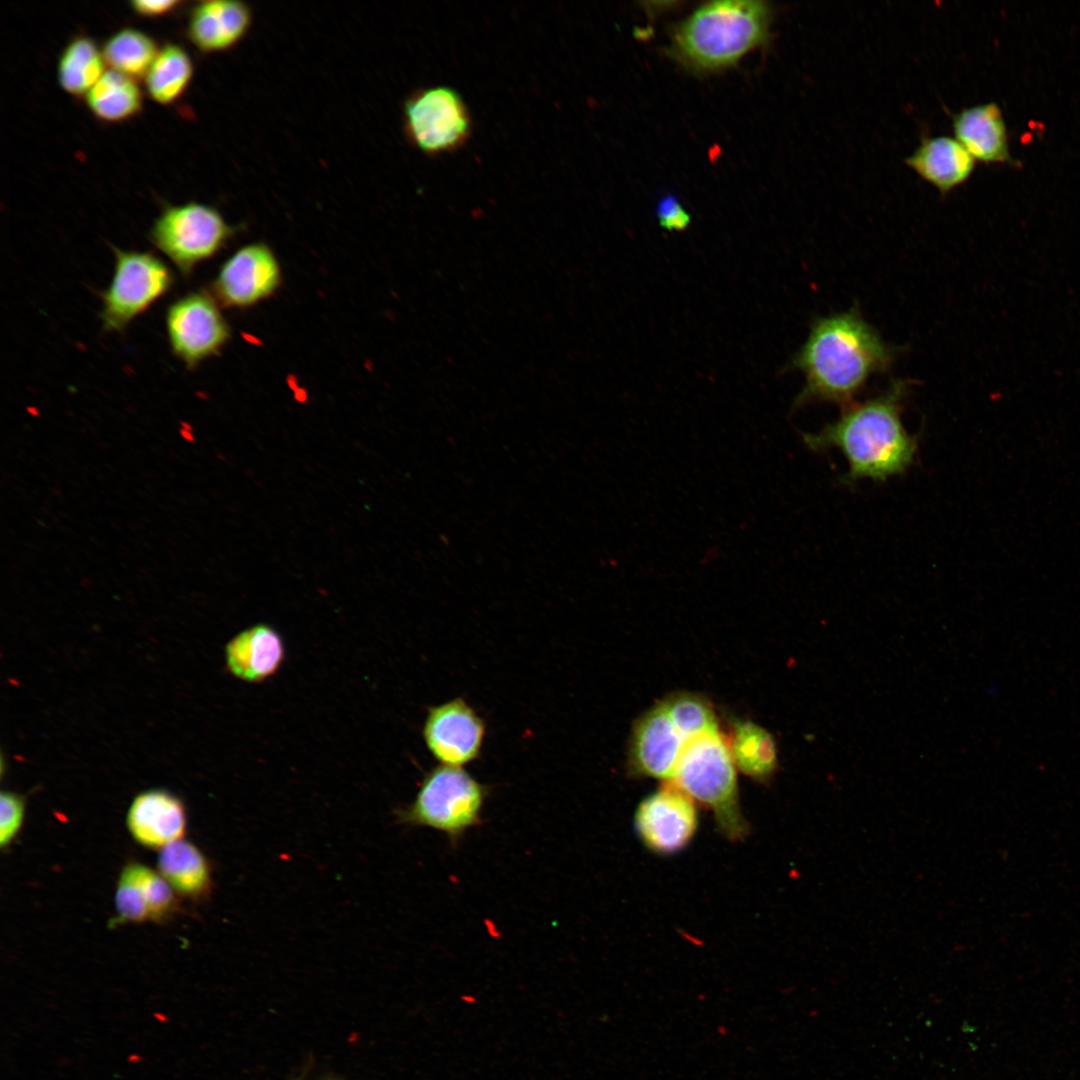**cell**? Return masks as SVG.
I'll return each instance as SVG.
<instances>
[{"label":"cell","instance_id":"6da1fadb","mask_svg":"<svg viewBox=\"0 0 1080 1080\" xmlns=\"http://www.w3.org/2000/svg\"><path fill=\"white\" fill-rule=\"evenodd\" d=\"M894 358L895 348L882 340L856 307L817 318L790 364L805 377L795 407L822 401L848 408L868 379L887 371Z\"/></svg>","mask_w":1080,"mask_h":1080},{"label":"cell","instance_id":"7a4b0ae2","mask_svg":"<svg viewBox=\"0 0 1080 1080\" xmlns=\"http://www.w3.org/2000/svg\"><path fill=\"white\" fill-rule=\"evenodd\" d=\"M909 387L908 381H894L878 396L846 408L818 433L804 434V443L815 452L840 450L849 465L846 482L886 481L905 472L918 449L901 419Z\"/></svg>","mask_w":1080,"mask_h":1080},{"label":"cell","instance_id":"3957f363","mask_svg":"<svg viewBox=\"0 0 1080 1080\" xmlns=\"http://www.w3.org/2000/svg\"><path fill=\"white\" fill-rule=\"evenodd\" d=\"M772 17L764 1L706 3L676 26L670 54L694 72L728 68L768 41Z\"/></svg>","mask_w":1080,"mask_h":1080},{"label":"cell","instance_id":"277c9868","mask_svg":"<svg viewBox=\"0 0 1080 1080\" xmlns=\"http://www.w3.org/2000/svg\"><path fill=\"white\" fill-rule=\"evenodd\" d=\"M736 766L720 732L687 743L669 781L694 802L713 812L719 831L729 840H741L748 824L739 803Z\"/></svg>","mask_w":1080,"mask_h":1080},{"label":"cell","instance_id":"5b68a950","mask_svg":"<svg viewBox=\"0 0 1080 1080\" xmlns=\"http://www.w3.org/2000/svg\"><path fill=\"white\" fill-rule=\"evenodd\" d=\"M490 792L462 767L440 764L425 773L415 799L396 817L401 824L438 830L457 847L469 829L482 823Z\"/></svg>","mask_w":1080,"mask_h":1080},{"label":"cell","instance_id":"8992f818","mask_svg":"<svg viewBox=\"0 0 1080 1080\" xmlns=\"http://www.w3.org/2000/svg\"><path fill=\"white\" fill-rule=\"evenodd\" d=\"M234 231L216 208L193 201L165 207L149 239L182 276L189 277L199 263L224 247Z\"/></svg>","mask_w":1080,"mask_h":1080},{"label":"cell","instance_id":"52a82bcc","mask_svg":"<svg viewBox=\"0 0 1080 1080\" xmlns=\"http://www.w3.org/2000/svg\"><path fill=\"white\" fill-rule=\"evenodd\" d=\"M403 130L408 142L429 157L462 149L470 140L473 120L457 90L431 86L414 90L403 103Z\"/></svg>","mask_w":1080,"mask_h":1080},{"label":"cell","instance_id":"ba28073f","mask_svg":"<svg viewBox=\"0 0 1080 1080\" xmlns=\"http://www.w3.org/2000/svg\"><path fill=\"white\" fill-rule=\"evenodd\" d=\"M113 250L115 269L101 295L100 317L105 330L121 332L171 290L175 277L164 261L150 252Z\"/></svg>","mask_w":1080,"mask_h":1080},{"label":"cell","instance_id":"9c48e42d","mask_svg":"<svg viewBox=\"0 0 1080 1080\" xmlns=\"http://www.w3.org/2000/svg\"><path fill=\"white\" fill-rule=\"evenodd\" d=\"M165 322L173 354L190 370L220 353L231 337L216 298L204 290L173 301Z\"/></svg>","mask_w":1080,"mask_h":1080},{"label":"cell","instance_id":"30bf717a","mask_svg":"<svg viewBox=\"0 0 1080 1080\" xmlns=\"http://www.w3.org/2000/svg\"><path fill=\"white\" fill-rule=\"evenodd\" d=\"M634 825L649 850L661 855L676 853L688 845L697 830L695 802L667 782L640 802Z\"/></svg>","mask_w":1080,"mask_h":1080},{"label":"cell","instance_id":"8fae6325","mask_svg":"<svg viewBox=\"0 0 1080 1080\" xmlns=\"http://www.w3.org/2000/svg\"><path fill=\"white\" fill-rule=\"evenodd\" d=\"M422 735L440 764L462 767L479 759L486 724L472 706L457 697L428 708Z\"/></svg>","mask_w":1080,"mask_h":1080},{"label":"cell","instance_id":"7c38bea8","mask_svg":"<svg viewBox=\"0 0 1080 1080\" xmlns=\"http://www.w3.org/2000/svg\"><path fill=\"white\" fill-rule=\"evenodd\" d=\"M282 282L274 252L264 243L235 251L220 267L212 283L215 298L230 308H247L270 297Z\"/></svg>","mask_w":1080,"mask_h":1080},{"label":"cell","instance_id":"4fadbf2b","mask_svg":"<svg viewBox=\"0 0 1080 1080\" xmlns=\"http://www.w3.org/2000/svg\"><path fill=\"white\" fill-rule=\"evenodd\" d=\"M687 743L663 702L657 703L634 724L628 750V771L634 776L669 782Z\"/></svg>","mask_w":1080,"mask_h":1080},{"label":"cell","instance_id":"5bb4252c","mask_svg":"<svg viewBox=\"0 0 1080 1080\" xmlns=\"http://www.w3.org/2000/svg\"><path fill=\"white\" fill-rule=\"evenodd\" d=\"M175 890L161 876L139 862H129L122 869L115 891L117 923L162 922L177 912Z\"/></svg>","mask_w":1080,"mask_h":1080},{"label":"cell","instance_id":"9a60e30c","mask_svg":"<svg viewBox=\"0 0 1080 1080\" xmlns=\"http://www.w3.org/2000/svg\"><path fill=\"white\" fill-rule=\"evenodd\" d=\"M253 12L245 2L207 0L190 11L187 37L201 52L221 53L237 46L249 33Z\"/></svg>","mask_w":1080,"mask_h":1080},{"label":"cell","instance_id":"2e32d148","mask_svg":"<svg viewBox=\"0 0 1080 1080\" xmlns=\"http://www.w3.org/2000/svg\"><path fill=\"white\" fill-rule=\"evenodd\" d=\"M127 827L136 842L151 849H162L183 838L186 809L176 795L163 789L139 793L130 804Z\"/></svg>","mask_w":1080,"mask_h":1080},{"label":"cell","instance_id":"e0dca14e","mask_svg":"<svg viewBox=\"0 0 1080 1080\" xmlns=\"http://www.w3.org/2000/svg\"><path fill=\"white\" fill-rule=\"evenodd\" d=\"M904 163L942 196L963 185L972 175L975 159L955 138L924 135Z\"/></svg>","mask_w":1080,"mask_h":1080},{"label":"cell","instance_id":"ac0fdd59","mask_svg":"<svg viewBox=\"0 0 1080 1080\" xmlns=\"http://www.w3.org/2000/svg\"><path fill=\"white\" fill-rule=\"evenodd\" d=\"M284 659L285 647L281 635L265 623L239 632L225 646L228 671L249 683L263 682L273 676Z\"/></svg>","mask_w":1080,"mask_h":1080},{"label":"cell","instance_id":"d6986e66","mask_svg":"<svg viewBox=\"0 0 1080 1080\" xmlns=\"http://www.w3.org/2000/svg\"><path fill=\"white\" fill-rule=\"evenodd\" d=\"M954 137L984 163L1011 161L1006 124L994 102L965 107L950 115Z\"/></svg>","mask_w":1080,"mask_h":1080},{"label":"cell","instance_id":"ffe728a7","mask_svg":"<svg viewBox=\"0 0 1080 1080\" xmlns=\"http://www.w3.org/2000/svg\"><path fill=\"white\" fill-rule=\"evenodd\" d=\"M158 872L175 892L191 900L210 895L213 882L208 859L193 843L180 839L159 851Z\"/></svg>","mask_w":1080,"mask_h":1080},{"label":"cell","instance_id":"44dd1931","mask_svg":"<svg viewBox=\"0 0 1080 1080\" xmlns=\"http://www.w3.org/2000/svg\"><path fill=\"white\" fill-rule=\"evenodd\" d=\"M729 751L736 768L746 776L767 782L778 767V750L773 735L748 720L735 719L731 725Z\"/></svg>","mask_w":1080,"mask_h":1080},{"label":"cell","instance_id":"7402d4cb","mask_svg":"<svg viewBox=\"0 0 1080 1080\" xmlns=\"http://www.w3.org/2000/svg\"><path fill=\"white\" fill-rule=\"evenodd\" d=\"M89 111L100 121L119 123L142 109L143 93L135 79L108 69L85 96Z\"/></svg>","mask_w":1080,"mask_h":1080},{"label":"cell","instance_id":"603a6c76","mask_svg":"<svg viewBox=\"0 0 1080 1080\" xmlns=\"http://www.w3.org/2000/svg\"><path fill=\"white\" fill-rule=\"evenodd\" d=\"M194 75L193 61L178 44L163 45L147 71L144 82L149 97L160 105L178 101L190 86Z\"/></svg>","mask_w":1080,"mask_h":1080},{"label":"cell","instance_id":"cb8c5ba5","mask_svg":"<svg viewBox=\"0 0 1080 1080\" xmlns=\"http://www.w3.org/2000/svg\"><path fill=\"white\" fill-rule=\"evenodd\" d=\"M102 49L85 35L71 39L63 49L57 65L61 88L74 97H85L105 73Z\"/></svg>","mask_w":1080,"mask_h":1080},{"label":"cell","instance_id":"d4e9b609","mask_svg":"<svg viewBox=\"0 0 1080 1080\" xmlns=\"http://www.w3.org/2000/svg\"><path fill=\"white\" fill-rule=\"evenodd\" d=\"M158 51L156 41L149 34L131 27L114 32L102 47L109 69L135 80L145 77Z\"/></svg>","mask_w":1080,"mask_h":1080},{"label":"cell","instance_id":"484cf974","mask_svg":"<svg viewBox=\"0 0 1080 1080\" xmlns=\"http://www.w3.org/2000/svg\"><path fill=\"white\" fill-rule=\"evenodd\" d=\"M662 702L674 725L688 742L719 731L715 712L705 697L692 692H677Z\"/></svg>","mask_w":1080,"mask_h":1080},{"label":"cell","instance_id":"4316f807","mask_svg":"<svg viewBox=\"0 0 1080 1080\" xmlns=\"http://www.w3.org/2000/svg\"><path fill=\"white\" fill-rule=\"evenodd\" d=\"M25 816L24 797L2 791L0 797V845L4 849L14 841L19 833Z\"/></svg>","mask_w":1080,"mask_h":1080},{"label":"cell","instance_id":"83f0119b","mask_svg":"<svg viewBox=\"0 0 1080 1080\" xmlns=\"http://www.w3.org/2000/svg\"><path fill=\"white\" fill-rule=\"evenodd\" d=\"M660 226L667 231H683L691 221L689 213L674 196L664 197L657 205Z\"/></svg>","mask_w":1080,"mask_h":1080},{"label":"cell","instance_id":"f1b7e54d","mask_svg":"<svg viewBox=\"0 0 1080 1080\" xmlns=\"http://www.w3.org/2000/svg\"><path fill=\"white\" fill-rule=\"evenodd\" d=\"M183 4L179 0H134L130 2V8L135 14L144 18H158L169 15Z\"/></svg>","mask_w":1080,"mask_h":1080},{"label":"cell","instance_id":"f546056e","mask_svg":"<svg viewBox=\"0 0 1080 1080\" xmlns=\"http://www.w3.org/2000/svg\"><path fill=\"white\" fill-rule=\"evenodd\" d=\"M180 435L187 442H194L195 441V437H194L193 433L190 430H185V429L181 428Z\"/></svg>","mask_w":1080,"mask_h":1080},{"label":"cell","instance_id":"4dcf8cb0","mask_svg":"<svg viewBox=\"0 0 1080 1080\" xmlns=\"http://www.w3.org/2000/svg\"><path fill=\"white\" fill-rule=\"evenodd\" d=\"M154 1017H155V1018H156L157 1020H159L160 1022H167V1021H169V1018H168V1017H167L166 1015H164V1014H161V1013H154Z\"/></svg>","mask_w":1080,"mask_h":1080},{"label":"cell","instance_id":"1f68e13d","mask_svg":"<svg viewBox=\"0 0 1080 1080\" xmlns=\"http://www.w3.org/2000/svg\"><path fill=\"white\" fill-rule=\"evenodd\" d=\"M141 1059H142V1058H141V1056H140V1055H136V1054H133V1055H130V1056L128 1057V1059H127V1060H128V1061H129L130 1063H133V1062H135V1061H136V1062H138V1061H140Z\"/></svg>","mask_w":1080,"mask_h":1080},{"label":"cell","instance_id":"d6a6232c","mask_svg":"<svg viewBox=\"0 0 1080 1080\" xmlns=\"http://www.w3.org/2000/svg\"><path fill=\"white\" fill-rule=\"evenodd\" d=\"M181 427H182V429H185V430H190V431L192 430L191 425L189 423H187V422H181Z\"/></svg>","mask_w":1080,"mask_h":1080}]
</instances>
